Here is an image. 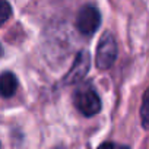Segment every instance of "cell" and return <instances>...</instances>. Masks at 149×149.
Returning <instances> with one entry per match:
<instances>
[{"instance_id":"1","label":"cell","mask_w":149,"mask_h":149,"mask_svg":"<svg viewBox=\"0 0 149 149\" xmlns=\"http://www.w3.org/2000/svg\"><path fill=\"white\" fill-rule=\"evenodd\" d=\"M73 104L85 117H92L101 110V100L89 82H84L76 88V91L73 92Z\"/></svg>"},{"instance_id":"2","label":"cell","mask_w":149,"mask_h":149,"mask_svg":"<svg viewBox=\"0 0 149 149\" xmlns=\"http://www.w3.org/2000/svg\"><path fill=\"white\" fill-rule=\"evenodd\" d=\"M117 58V42L111 32H104L100 38L97 53H95V66L100 70H107L113 66Z\"/></svg>"},{"instance_id":"3","label":"cell","mask_w":149,"mask_h":149,"mask_svg":"<svg viewBox=\"0 0 149 149\" xmlns=\"http://www.w3.org/2000/svg\"><path fill=\"white\" fill-rule=\"evenodd\" d=\"M101 25V13L100 10L92 6V5H86L84 6L76 16V28L82 35H92Z\"/></svg>"},{"instance_id":"4","label":"cell","mask_w":149,"mask_h":149,"mask_svg":"<svg viewBox=\"0 0 149 149\" xmlns=\"http://www.w3.org/2000/svg\"><path fill=\"white\" fill-rule=\"evenodd\" d=\"M89 66H91V56L86 50H84L76 56L70 70L63 78V84L64 85H73V84L82 82V79L86 76V73L89 70Z\"/></svg>"},{"instance_id":"5","label":"cell","mask_w":149,"mask_h":149,"mask_svg":"<svg viewBox=\"0 0 149 149\" xmlns=\"http://www.w3.org/2000/svg\"><path fill=\"white\" fill-rule=\"evenodd\" d=\"M18 89V79L12 72H5L0 74V97L10 98Z\"/></svg>"},{"instance_id":"6","label":"cell","mask_w":149,"mask_h":149,"mask_svg":"<svg viewBox=\"0 0 149 149\" xmlns=\"http://www.w3.org/2000/svg\"><path fill=\"white\" fill-rule=\"evenodd\" d=\"M140 120H142L143 129L149 130V88L145 91V95H143V102L140 107Z\"/></svg>"},{"instance_id":"7","label":"cell","mask_w":149,"mask_h":149,"mask_svg":"<svg viewBox=\"0 0 149 149\" xmlns=\"http://www.w3.org/2000/svg\"><path fill=\"white\" fill-rule=\"evenodd\" d=\"M10 16H12V8H10L9 2L0 0V26L5 25Z\"/></svg>"},{"instance_id":"8","label":"cell","mask_w":149,"mask_h":149,"mask_svg":"<svg viewBox=\"0 0 149 149\" xmlns=\"http://www.w3.org/2000/svg\"><path fill=\"white\" fill-rule=\"evenodd\" d=\"M3 54V48H2V45H0V56Z\"/></svg>"}]
</instances>
